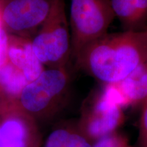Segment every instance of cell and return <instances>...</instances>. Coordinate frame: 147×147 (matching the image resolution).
Returning <instances> with one entry per match:
<instances>
[{"instance_id":"1","label":"cell","mask_w":147,"mask_h":147,"mask_svg":"<svg viewBox=\"0 0 147 147\" xmlns=\"http://www.w3.org/2000/svg\"><path fill=\"white\" fill-rule=\"evenodd\" d=\"M74 59L78 67L103 84L119 82L147 61V31L107 33Z\"/></svg>"},{"instance_id":"2","label":"cell","mask_w":147,"mask_h":147,"mask_svg":"<svg viewBox=\"0 0 147 147\" xmlns=\"http://www.w3.org/2000/svg\"><path fill=\"white\" fill-rule=\"evenodd\" d=\"M70 83L67 67L45 69L25 86L16 104L35 120L50 117L65 106Z\"/></svg>"},{"instance_id":"3","label":"cell","mask_w":147,"mask_h":147,"mask_svg":"<svg viewBox=\"0 0 147 147\" xmlns=\"http://www.w3.org/2000/svg\"><path fill=\"white\" fill-rule=\"evenodd\" d=\"M32 46L34 54L45 67H67L71 58V45L65 0H57L32 38Z\"/></svg>"},{"instance_id":"4","label":"cell","mask_w":147,"mask_h":147,"mask_svg":"<svg viewBox=\"0 0 147 147\" xmlns=\"http://www.w3.org/2000/svg\"><path fill=\"white\" fill-rule=\"evenodd\" d=\"M115 18L109 0H70L68 22L71 58L107 34Z\"/></svg>"},{"instance_id":"5","label":"cell","mask_w":147,"mask_h":147,"mask_svg":"<svg viewBox=\"0 0 147 147\" xmlns=\"http://www.w3.org/2000/svg\"><path fill=\"white\" fill-rule=\"evenodd\" d=\"M57 0H3L0 23L7 34L32 39Z\"/></svg>"},{"instance_id":"6","label":"cell","mask_w":147,"mask_h":147,"mask_svg":"<svg viewBox=\"0 0 147 147\" xmlns=\"http://www.w3.org/2000/svg\"><path fill=\"white\" fill-rule=\"evenodd\" d=\"M125 121L123 108L102 89L82 110L76 126L78 131L93 143L117 131Z\"/></svg>"},{"instance_id":"7","label":"cell","mask_w":147,"mask_h":147,"mask_svg":"<svg viewBox=\"0 0 147 147\" xmlns=\"http://www.w3.org/2000/svg\"><path fill=\"white\" fill-rule=\"evenodd\" d=\"M0 117V147H40L36 120L17 105Z\"/></svg>"},{"instance_id":"8","label":"cell","mask_w":147,"mask_h":147,"mask_svg":"<svg viewBox=\"0 0 147 147\" xmlns=\"http://www.w3.org/2000/svg\"><path fill=\"white\" fill-rule=\"evenodd\" d=\"M104 89L123 108L142 106L147 99V61L121 81L104 84Z\"/></svg>"},{"instance_id":"9","label":"cell","mask_w":147,"mask_h":147,"mask_svg":"<svg viewBox=\"0 0 147 147\" xmlns=\"http://www.w3.org/2000/svg\"><path fill=\"white\" fill-rule=\"evenodd\" d=\"M6 59L22 71L29 82L45 69L33 51L30 38L8 34Z\"/></svg>"},{"instance_id":"10","label":"cell","mask_w":147,"mask_h":147,"mask_svg":"<svg viewBox=\"0 0 147 147\" xmlns=\"http://www.w3.org/2000/svg\"><path fill=\"white\" fill-rule=\"evenodd\" d=\"M28 80L7 59L0 65V115L17 103Z\"/></svg>"},{"instance_id":"11","label":"cell","mask_w":147,"mask_h":147,"mask_svg":"<svg viewBox=\"0 0 147 147\" xmlns=\"http://www.w3.org/2000/svg\"><path fill=\"white\" fill-rule=\"evenodd\" d=\"M115 18H117L124 31L142 30L132 0H109Z\"/></svg>"},{"instance_id":"12","label":"cell","mask_w":147,"mask_h":147,"mask_svg":"<svg viewBox=\"0 0 147 147\" xmlns=\"http://www.w3.org/2000/svg\"><path fill=\"white\" fill-rule=\"evenodd\" d=\"M76 124H66L59 126L49 134L43 147H64Z\"/></svg>"},{"instance_id":"13","label":"cell","mask_w":147,"mask_h":147,"mask_svg":"<svg viewBox=\"0 0 147 147\" xmlns=\"http://www.w3.org/2000/svg\"><path fill=\"white\" fill-rule=\"evenodd\" d=\"M92 147H132L125 134L118 130L97 140Z\"/></svg>"},{"instance_id":"14","label":"cell","mask_w":147,"mask_h":147,"mask_svg":"<svg viewBox=\"0 0 147 147\" xmlns=\"http://www.w3.org/2000/svg\"><path fill=\"white\" fill-rule=\"evenodd\" d=\"M136 147H147V104L142 105Z\"/></svg>"},{"instance_id":"15","label":"cell","mask_w":147,"mask_h":147,"mask_svg":"<svg viewBox=\"0 0 147 147\" xmlns=\"http://www.w3.org/2000/svg\"><path fill=\"white\" fill-rule=\"evenodd\" d=\"M93 142L78 131L77 126L67 139L64 147H92Z\"/></svg>"},{"instance_id":"16","label":"cell","mask_w":147,"mask_h":147,"mask_svg":"<svg viewBox=\"0 0 147 147\" xmlns=\"http://www.w3.org/2000/svg\"><path fill=\"white\" fill-rule=\"evenodd\" d=\"M142 30L147 27V0H132Z\"/></svg>"},{"instance_id":"17","label":"cell","mask_w":147,"mask_h":147,"mask_svg":"<svg viewBox=\"0 0 147 147\" xmlns=\"http://www.w3.org/2000/svg\"><path fill=\"white\" fill-rule=\"evenodd\" d=\"M143 104H147V99H146V100H145V102H144V103H143Z\"/></svg>"},{"instance_id":"18","label":"cell","mask_w":147,"mask_h":147,"mask_svg":"<svg viewBox=\"0 0 147 147\" xmlns=\"http://www.w3.org/2000/svg\"><path fill=\"white\" fill-rule=\"evenodd\" d=\"M3 1V0H0V1Z\"/></svg>"},{"instance_id":"19","label":"cell","mask_w":147,"mask_h":147,"mask_svg":"<svg viewBox=\"0 0 147 147\" xmlns=\"http://www.w3.org/2000/svg\"><path fill=\"white\" fill-rule=\"evenodd\" d=\"M146 31H147V27H146Z\"/></svg>"},{"instance_id":"20","label":"cell","mask_w":147,"mask_h":147,"mask_svg":"<svg viewBox=\"0 0 147 147\" xmlns=\"http://www.w3.org/2000/svg\"><path fill=\"white\" fill-rule=\"evenodd\" d=\"M0 104H1V103H0Z\"/></svg>"}]
</instances>
